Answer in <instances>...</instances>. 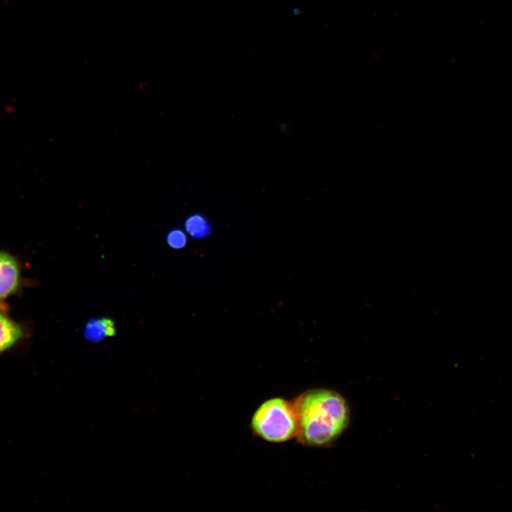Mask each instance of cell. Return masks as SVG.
Here are the masks:
<instances>
[{
	"mask_svg": "<svg viewBox=\"0 0 512 512\" xmlns=\"http://www.w3.org/2000/svg\"><path fill=\"white\" fill-rule=\"evenodd\" d=\"M168 244L174 249H181L187 243V235L181 229L175 228L171 230L166 238Z\"/></svg>",
	"mask_w": 512,
	"mask_h": 512,
	"instance_id": "obj_7",
	"label": "cell"
},
{
	"mask_svg": "<svg viewBox=\"0 0 512 512\" xmlns=\"http://www.w3.org/2000/svg\"><path fill=\"white\" fill-rule=\"evenodd\" d=\"M23 336L21 325L9 316L6 304L0 302V353L13 347Z\"/></svg>",
	"mask_w": 512,
	"mask_h": 512,
	"instance_id": "obj_4",
	"label": "cell"
},
{
	"mask_svg": "<svg viewBox=\"0 0 512 512\" xmlns=\"http://www.w3.org/2000/svg\"><path fill=\"white\" fill-rule=\"evenodd\" d=\"M257 436L273 443L288 441L297 435V422L292 402L272 398L263 402L251 419Z\"/></svg>",
	"mask_w": 512,
	"mask_h": 512,
	"instance_id": "obj_2",
	"label": "cell"
},
{
	"mask_svg": "<svg viewBox=\"0 0 512 512\" xmlns=\"http://www.w3.org/2000/svg\"><path fill=\"white\" fill-rule=\"evenodd\" d=\"M116 333L113 320L104 318L90 320L85 329V338L91 341H99L105 336H112Z\"/></svg>",
	"mask_w": 512,
	"mask_h": 512,
	"instance_id": "obj_5",
	"label": "cell"
},
{
	"mask_svg": "<svg viewBox=\"0 0 512 512\" xmlns=\"http://www.w3.org/2000/svg\"><path fill=\"white\" fill-rule=\"evenodd\" d=\"M21 283L19 263L14 255L0 250V302L11 296Z\"/></svg>",
	"mask_w": 512,
	"mask_h": 512,
	"instance_id": "obj_3",
	"label": "cell"
},
{
	"mask_svg": "<svg viewBox=\"0 0 512 512\" xmlns=\"http://www.w3.org/2000/svg\"><path fill=\"white\" fill-rule=\"evenodd\" d=\"M184 227L186 233L196 240L208 237L212 229L208 219L199 213L189 215L185 220Z\"/></svg>",
	"mask_w": 512,
	"mask_h": 512,
	"instance_id": "obj_6",
	"label": "cell"
},
{
	"mask_svg": "<svg viewBox=\"0 0 512 512\" xmlns=\"http://www.w3.org/2000/svg\"><path fill=\"white\" fill-rule=\"evenodd\" d=\"M299 443L324 447L334 442L350 422V408L338 393L326 388L309 389L292 401Z\"/></svg>",
	"mask_w": 512,
	"mask_h": 512,
	"instance_id": "obj_1",
	"label": "cell"
}]
</instances>
